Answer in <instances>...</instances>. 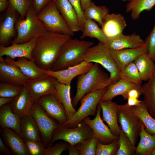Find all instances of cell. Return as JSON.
<instances>
[{
	"instance_id": "6da1fadb",
	"label": "cell",
	"mask_w": 155,
	"mask_h": 155,
	"mask_svg": "<svg viewBox=\"0 0 155 155\" xmlns=\"http://www.w3.org/2000/svg\"><path fill=\"white\" fill-rule=\"evenodd\" d=\"M68 34L47 31L36 38L32 53L36 64L44 70H51L59 55L64 44L71 38Z\"/></svg>"
},
{
	"instance_id": "7a4b0ae2",
	"label": "cell",
	"mask_w": 155,
	"mask_h": 155,
	"mask_svg": "<svg viewBox=\"0 0 155 155\" xmlns=\"http://www.w3.org/2000/svg\"><path fill=\"white\" fill-rule=\"evenodd\" d=\"M109 77L95 63L86 73L77 78L76 94L72 102L75 107L81 99L90 92L102 89L111 84Z\"/></svg>"
},
{
	"instance_id": "3957f363",
	"label": "cell",
	"mask_w": 155,
	"mask_h": 155,
	"mask_svg": "<svg viewBox=\"0 0 155 155\" xmlns=\"http://www.w3.org/2000/svg\"><path fill=\"white\" fill-rule=\"evenodd\" d=\"M93 42L71 38L62 47L59 56L51 69L58 71L78 64L84 61V56Z\"/></svg>"
},
{
	"instance_id": "277c9868",
	"label": "cell",
	"mask_w": 155,
	"mask_h": 155,
	"mask_svg": "<svg viewBox=\"0 0 155 155\" xmlns=\"http://www.w3.org/2000/svg\"><path fill=\"white\" fill-rule=\"evenodd\" d=\"M16 28L17 35L12 43L26 42L33 38L42 36L48 31L38 18L37 14L31 5L24 18H20L17 20Z\"/></svg>"
},
{
	"instance_id": "5b68a950",
	"label": "cell",
	"mask_w": 155,
	"mask_h": 155,
	"mask_svg": "<svg viewBox=\"0 0 155 155\" xmlns=\"http://www.w3.org/2000/svg\"><path fill=\"white\" fill-rule=\"evenodd\" d=\"M84 61L99 64L106 69L110 73L109 78L111 84L120 79L121 70L109 50L102 42L99 41L96 45L90 47L84 56Z\"/></svg>"
},
{
	"instance_id": "8992f818",
	"label": "cell",
	"mask_w": 155,
	"mask_h": 155,
	"mask_svg": "<svg viewBox=\"0 0 155 155\" xmlns=\"http://www.w3.org/2000/svg\"><path fill=\"white\" fill-rule=\"evenodd\" d=\"M108 87L84 95L80 100L81 105L77 111L70 119L60 126L66 128H73L88 116H95L97 106Z\"/></svg>"
},
{
	"instance_id": "52a82bcc",
	"label": "cell",
	"mask_w": 155,
	"mask_h": 155,
	"mask_svg": "<svg viewBox=\"0 0 155 155\" xmlns=\"http://www.w3.org/2000/svg\"><path fill=\"white\" fill-rule=\"evenodd\" d=\"M37 17L48 31L74 35V32L63 19L54 0L42 9L37 14Z\"/></svg>"
},
{
	"instance_id": "ba28073f",
	"label": "cell",
	"mask_w": 155,
	"mask_h": 155,
	"mask_svg": "<svg viewBox=\"0 0 155 155\" xmlns=\"http://www.w3.org/2000/svg\"><path fill=\"white\" fill-rule=\"evenodd\" d=\"M93 136L90 127L83 121L73 128H66L60 126L53 134L50 145L58 140H62L72 145H76Z\"/></svg>"
},
{
	"instance_id": "9c48e42d",
	"label": "cell",
	"mask_w": 155,
	"mask_h": 155,
	"mask_svg": "<svg viewBox=\"0 0 155 155\" xmlns=\"http://www.w3.org/2000/svg\"><path fill=\"white\" fill-rule=\"evenodd\" d=\"M118 122L125 135L135 146L140 131L142 122L126 104H118Z\"/></svg>"
},
{
	"instance_id": "30bf717a",
	"label": "cell",
	"mask_w": 155,
	"mask_h": 155,
	"mask_svg": "<svg viewBox=\"0 0 155 155\" xmlns=\"http://www.w3.org/2000/svg\"><path fill=\"white\" fill-rule=\"evenodd\" d=\"M30 113L36 123L43 141L46 143L51 144L54 131L61 125L49 116L36 102L33 104Z\"/></svg>"
},
{
	"instance_id": "8fae6325",
	"label": "cell",
	"mask_w": 155,
	"mask_h": 155,
	"mask_svg": "<svg viewBox=\"0 0 155 155\" xmlns=\"http://www.w3.org/2000/svg\"><path fill=\"white\" fill-rule=\"evenodd\" d=\"M56 80L54 77L46 74L37 78L28 79L25 86L35 102L42 96L48 94L55 95Z\"/></svg>"
},
{
	"instance_id": "7c38bea8",
	"label": "cell",
	"mask_w": 155,
	"mask_h": 155,
	"mask_svg": "<svg viewBox=\"0 0 155 155\" xmlns=\"http://www.w3.org/2000/svg\"><path fill=\"white\" fill-rule=\"evenodd\" d=\"M17 13L9 4L5 12L1 17L0 45L6 46L10 42L12 43L13 39L15 38Z\"/></svg>"
},
{
	"instance_id": "4fadbf2b",
	"label": "cell",
	"mask_w": 155,
	"mask_h": 155,
	"mask_svg": "<svg viewBox=\"0 0 155 155\" xmlns=\"http://www.w3.org/2000/svg\"><path fill=\"white\" fill-rule=\"evenodd\" d=\"M35 102L42 107L49 116L56 120L61 125L68 120L64 106L55 95L42 96Z\"/></svg>"
},
{
	"instance_id": "5bb4252c",
	"label": "cell",
	"mask_w": 155,
	"mask_h": 155,
	"mask_svg": "<svg viewBox=\"0 0 155 155\" xmlns=\"http://www.w3.org/2000/svg\"><path fill=\"white\" fill-rule=\"evenodd\" d=\"M102 108L99 104L97 106L95 117L93 119L87 117L83 121L92 128L93 136L96 137L101 143L104 144L110 143L118 140L119 136L113 135L109 128L103 122L100 116Z\"/></svg>"
},
{
	"instance_id": "9a60e30c",
	"label": "cell",
	"mask_w": 155,
	"mask_h": 155,
	"mask_svg": "<svg viewBox=\"0 0 155 155\" xmlns=\"http://www.w3.org/2000/svg\"><path fill=\"white\" fill-rule=\"evenodd\" d=\"M93 64L84 61L77 65L58 71L44 70L46 74L55 78L60 84L71 85L72 80L76 76L85 73L92 67Z\"/></svg>"
},
{
	"instance_id": "2e32d148",
	"label": "cell",
	"mask_w": 155,
	"mask_h": 155,
	"mask_svg": "<svg viewBox=\"0 0 155 155\" xmlns=\"http://www.w3.org/2000/svg\"><path fill=\"white\" fill-rule=\"evenodd\" d=\"M29 79L16 65L5 61L3 57H0V81L24 86Z\"/></svg>"
},
{
	"instance_id": "e0dca14e",
	"label": "cell",
	"mask_w": 155,
	"mask_h": 155,
	"mask_svg": "<svg viewBox=\"0 0 155 155\" xmlns=\"http://www.w3.org/2000/svg\"><path fill=\"white\" fill-rule=\"evenodd\" d=\"M36 38L25 43H12L8 46L0 45V57L5 56L13 59L16 58L24 57L29 60H32V53Z\"/></svg>"
},
{
	"instance_id": "ac0fdd59",
	"label": "cell",
	"mask_w": 155,
	"mask_h": 155,
	"mask_svg": "<svg viewBox=\"0 0 155 155\" xmlns=\"http://www.w3.org/2000/svg\"><path fill=\"white\" fill-rule=\"evenodd\" d=\"M104 44L108 50L113 51L137 48L145 46L144 40L135 32L130 35L121 34L108 40Z\"/></svg>"
},
{
	"instance_id": "d6986e66",
	"label": "cell",
	"mask_w": 155,
	"mask_h": 155,
	"mask_svg": "<svg viewBox=\"0 0 155 155\" xmlns=\"http://www.w3.org/2000/svg\"><path fill=\"white\" fill-rule=\"evenodd\" d=\"M127 26L126 21L122 15L109 13L103 20L101 29L107 40L123 33Z\"/></svg>"
},
{
	"instance_id": "ffe728a7",
	"label": "cell",
	"mask_w": 155,
	"mask_h": 155,
	"mask_svg": "<svg viewBox=\"0 0 155 155\" xmlns=\"http://www.w3.org/2000/svg\"><path fill=\"white\" fill-rule=\"evenodd\" d=\"M99 104L102 108L103 120L108 124L113 134L119 136L121 129L118 123V104L112 100H100Z\"/></svg>"
},
{
	"instance_id": "44dd1931",
	"label": "cell",
	"mask_w": 155,
	"mask_h": 155,
	"mask_svg": "<svg viewBox=\"0 0 155 155\" xmlns=\"http://www.w3.org/2000/svg\"><path fill=\"white\" fill-rule=\"evenodd\" d=\"M109 51L121 71L127 65L133 62L140 56L146 53L145 46L137 48Z\"/></svg>"
},
{
	"instance_id": "7402d4cb",
	"label": "cell",
	"mask_w": 155,
	"mask_h": 155,
	"mask_svg": "<svg viewBox=\"0 0 155 155\" xmlns=\"http://www.w3.org/2000/svg\"><path fill=\"white\" fill-rule=\"evenodd\" d=\"M34 102L28 90L24 86L20 93L14 98L11 107L12 111L21 119L30 113Z\"/></svg>"
},
{
	"instance_id": "603a6c76",
	"label": "cell",
	"mask_w": 155,
	"mask_h": 155,
	"mask_svg": "<svg viewBox=\"0 0 155 155\" xmlns=\"http://www.w3.org/2000/svg\"><path fill=\"white\" fill-rule=\"evenodd\" d=\"M61 16L73 32L80 31L77 14L68 0H54Z\"/></svg>"
},
{
	"instance_id": "cb8c5ba5",
	"label": "cell",
	"mask_w": 155,
	"mask_h": 155,
	"mask_svg": "<svg viewBox=\"0 0 155 155\" xmlns=\"http://www.w3.org/2000/svg\"><path fill=\"white\" fill-rule=\"evenodd\" d=\"M5 61L17 66L23 73L29 79H35L46 74L44 70L36 64L33 59L29 60L24 57L18 58L17 61L6 57Z\"/></svg>"
},
{
	"instance_id": "d4e9b609",
	"label": "cell",
	"mask_w": 155,
	"mask_h": 155,
	"mask_svg": "<svg viewBox=\"0 0 155 155\" xmlns=\"http://www.w3.org/2000/svg\"><path fill=\"white\" fill-rule=\"evenodd\" d=\"M141 84L128 82L120 79L108 86L100 100H112L119 95H121L125 100H127V94L130 90L135 89L141 90Z\"/></svg>"
},
{
	"instance_id": "484cf974",
	"label": "cell",
	"mask_w": 155,
	"mask_h": 155,
	"mask_svg": "<svg viewBox=\"0 0 155 155\" xmlns=\"http://www.w3.org/2000/svg\"><path fill=\"white\" fill-rule=\"evenodd\" d=\"M0 125L2 129H11L22 138L21 119L12 111L8 104L0 107Z\"/></svg>"
},
{
	"instance_id": "4316f807",
	"label": "cell",
	"mask_w": 155,
	"mask_h": 155,
	"mask_svg": "<svg viewBox=\"0 0 155 155\" xmlns=\"http://www.w3.org/2000/svg\"><path fill=\"white\" fill-rule=\"evenodd\" d=\"M2 135L12 154L29 155L23 139L14 131L9 128L3 129Z\"/></svg>"
},
{
	"instance_id": "83f0119b",
	"label": "cell",
	"mask_w": 155,
	"mask_h": 155,
	"mask_svg": "<svg viewBox=\"0 0 155 155\" xmlns=\"http://www.w3.org/2000/svg\"><path fill=\"white\" fill-rule=\"evenodd\" d=\"M141 92L148 112L155 118V70L147 82L142 85Z\"/></svg>"
},
{
	"instance_id": "f1b7e54d",
	"label": "cell",
	"mask_w": 155,
	"mask_h": 155,
	"mask_svg": "<svg viewBox=\"0 0 155 155\" xmlns=\"http://www.w3.org/2000/svg\"><path fill=\"white\" fill-rule=\"evenodd\" d=\"M21 130L23 139L41 142L40 132L30 113L21 119Z\"/></svg>"
},
{
	"instance_id": "f546056e",
	"label": "cell",
	"mask_w": 155,
	"mask_h": 155,
	"mask_svg": "<svg viewBox=\"0 0 155 155\" xmlns=\"http://www.w3.org/2000/svg\"><path fill=\"white\" fill-rule=\"evenodd\" d=\"M55 96L65 107L68 120L75 114L76 110L73 107L70 97L71 85H67L59 83L56 80L55 82Z\"/></svg>"
},
{
	"instance_id": "4dcf8cb0",
	"label": "cell",
	"mask_w": 155,
	"mask_h": 155,
	"mask_svg": "<svg viewBox=\"0 0 155 155\" xmlns=\"http://www.w3.org/2000/svg\"><path fill=\"white\" fill-rule=\"evenodd\" d=\"M139 135L140 139L136 148L135 155H151L155 150V134L147 133L142 122Z\"/></svg>"
},
{
	"instance_id": "1f68e13d",
	"label": "cell",
	"mask_w": 155,
	"mask_h": 155,
	"mask_svg": "<svg viewBox=\"0 0 155 155\" xmlns=\"http://www.w3.org/2000/svg\"><path fill=\"white\" fill-rule=\"evenodd\" d=\"M129 107L144 124L146 132L150 134H155V118L148 112L143 100L138 105Z\"/></svg>"
},
{
	"instance_id": "d6a6232c",
	"label": "cell",
	"mask_w": 155,
	"mask_h": 155,
	"mask_svg": "<svg viewBox=\"0 0 155 155\" xmlns=\"http://www.w3.org/2000/svg\"><path fill=\"white\" fill-rule=\"evenodd\" d=\"M155 5V0H131L125 6V12L130 13L132 19L138 20L144 11H150Z\"/></svg>"
},
{
	"instance_id": "836d02e7",
	"label": "cell",
	"mask_w": 155,
	"mask_h": 155,
	"mask_svg": "<svg viewBox=\"0 0 155 155\" xmlns=\"http://www.w3.org/2000/svg\"><path fill=\"white\" fill-rule=\"evenodd\" d=\"M142 81H146L153 75L155 62L146 54L142 55L134 61Z\"/></svg>"
},
{
	"instance_id": "e575fe53",
	"label": "cell",
	"mask_w": 155,
	"mask_h": 155,
	"mask_svg": "<svg viewBox=\"0 0 155 155\" xmlns=\"http://www.w3.org/2000/svg\"><path fill=\"white\" fill-rule=\"evenodd\" d=\"M88 37L96 38L104 44L107 41L102 29L98 26L95 21L88 18L86 19L82 34L80 38L82 39Z\"/></svg>"
},
{
	"instance_id": "d590c367",
	"label": "cell",
	"mask_w": 155,
	"mask_h": 155,
	"mask_svg": "<svg viewBox=\"0 0 155 155\" xmlns=\"http://www.w3.org/2000/svg\"><path fill=\"white\" fill-rule=\"evenodd\" d=\"M109 12L108 9L105 6L96 5L92 2L90 5L83 11L86 19L92 20L97 22L101 26L105 17Z\"/></svg>"
},
{
	"instance_id": "8d00e7d4",
	"label": "cell",
	"mask_w": 155,
	"mask_h": 155,
	"mask_svg": "<svg viewBox=\"0 0 155 155\" xmlns=\"http://www.w3.org/2000/svg\"><path fill=\"white\" fill-rule=\"evenodd\" d=\"M120 79L125 82L141 84V80L139 72L134 62L127 65L121 71Z\"/></svg>"
},
{
	"instance_id": "74e56055",
	"label": "cell",
	"mask_w": 155,
	"mask_h": 155,
	"mask_svg": "<svg viewBox=\"0 0 155 155\" xmlns=\"http://www.w3.org/2000/svg\"><path fill=\"white\" fill-rule=\"evenodd\" d=\"M120 127L121 131L119 136V148L117 155H135L136 147L132 144Z\"/></svg>"
},
{
	"instance_id": "f35d334b",
	"label": "cell",
	"mask_w": 155,
	"mask_h": 155,
	"mask_svg": "<svg viewBox=\"0 0 155 155\" xmlns=\"http://www.w3.org/2000/svg\"><path fill=\"white\" fill-rule=\"evenodd\" d=\"M98 140L93 136L76 145L79 149L80 155H95Z\"/></svg>"
},
{
	"instance_id": "ab89813d",
	"label": "cell",
	"mask_w": 155,
	"mask_h": 155,
	"mask_svg": "<svg viewBox=\"0 0 155 155\" xmlns=\"http://www.w3.org/2000/svg\"><path fill=\"white\" fill-rule=\"evenodd\" d=\"M23 86L0 82V97L15 98L21 92Z\"/></svg>"
},
{
	"instance_id": "60d3db41",
	"label": "cell",
	"mask_w": 155,
	"mask_h": 155,
	"mask_svg": "<svg viewBox=\"0 0 155 155\" xmlns=\"http://www.w3.org/2000/svg\"><path fill=\"white\" fill-rule=\"evenodd\" d=\"M118 140H115L106 144H102L98 141L96 155H117L119 148Z\"/></svg>"
},
{
	"instance_id": "b9f144b4",
	"label": "cell",
	"mask_w": 155,
	"mask_h": 155,
	"mask_svg": "<svg viewBox=\"0 0 155 155\" xmlns=\"http://www.w3.org/2000/svg\"><path fill=\"white\" fill-rule=\"evenodd\" d=\"M29 155H44L45 148L41 142L23 139Z\"/></svg>"
},
{
	"instance_id": "7bdbcfd3",
	"label": "cell",
	"mask_w": 155,
	"mask_h": 155,
	"mask_svg": "<svg viewBox=\"0 0 155 155\" xmlns=\"http://www.w3.org/2000/svg\"><path fill=\"white\" fill-rule=\"evenodd\" d=\"M9 4L19 14L21 18H24L29 7L31 0H8Z\"/></svg>"
},
{
	"instance_id": "ee69618b",
	"label": "cell",
	"mask_w": 155,
	"mask_h": 155,
	"mask_svg": "<svg viewBox=\"0 0 155 155\" xmlns=\"http://www.w3.org/2000/svg\"><path fill=\"white\" fill-rule=\"evenodd\" d=\"M146 54L155 62V23L152 30L144 40Z\"/></svg>"
},
{
	"instance_id": "f6af8a7d",
	"label": "cell",
	"mask_w": 155,
	"mask_h": 155,
	"mask_svg": "<svg viewBox=\"0 0 155 155\" xmlns=\"http://www.w3.org/2000/svg\"><path fill=\"white\" fill-rule=\"evenodd\" d=\"M68 144L65 141L59 142L53 146L45 148L44 155H60L67 150Z\"/></svg>"
},
{
	"instance_id": "bcb514c9",
	"label": "cell",
	"mask_w": 155,
	"mask_h": 155,
	"mask_svg": "<svg viewBox=\"0 0 155 155\" xmlns=\"http://www.w3.org/2000/svg\"><path fill=\"white\" fill-rule=\"evenodd\" d=\"M75 9L78 16L80 31L84 30V24L86 20L82 9L80 0H68Z\"/></svg>"
},
{
	"instance_id": "7dc6e473",
	"label": "cell",
	"mask_w": 155,
	"mask_h": 155,
	"mask_svg": "<svg viewBox=\"0 0 155 155\" xmlns=\"http://www.w3.org/2000/svg\"><path fill=\"white\" fill-rule=\"evenodd\" d=\"M54 0H31V5L37 14L44 7Z\"/></svg>"
},
{
	"instance_id": "c3c4849f",
	"label": "cell",
	"mask_w": 155,
	"mask_h": 155,
	"mask_svg": "<svg viewBox=\"0 0 155 155\" xmlns=\"http://www.w3.org/2000/svg\"><path fill=\"white\" fill-rule=\"evenodd\" d=\"M67 150L69 155H80L79 150L77 145H72L68 144Z\"/></svg>"
},
{
	"instance_id": "681fc988",
	"label": "cell",
	"mask_w": 155,
	"mask_h": 155,
	"mask_svg": "<svg viewBox=\"0 0 155 155\" xmlns=\"http://www.w3.org/2000/svg\"><path fill=\"white\" fill-rule=\"evenodd\" d=\"M0 152L7 155H11L12 153L11 150L7 147L0 137Z\"/></svg>"
},
{
	"instance_id": "f907efd6",
	"label": "cell",
	"mask_w": 155,
	"mask_h": 155,
	"mask_svg": "<svg viewBox=\"0 0 155 155\" xmlns=\"http://www.w3.org/2000/svg\"><path fill=\"white\" fill-rule=\"evenodd\" d=\"M141 95V93L140 90L135 89H132L128 93L127 99L129 98H138Z\"/></svg>"
},
{
	"instance_id": "816d5d0a",
	"label": "cell",
	"mask_w": 155,
	"mask_h": 155,
	"mask_svg": "<svg viewBox=\"0 0 155 155\" xmlns=\"http://www.w3.org/2000/svg\"><path fill=\"white\" fill-rule=\"evenodd\" d=\"M127 100V102L126 104L129 106L138 105L142 101V100H140L138 98H128Z\"/></svg>"
},
{
	"instance_id": "f5cc1de1",
	"label": "cell",
	"mask_w": 155,
	"mask_h": 155,
	"mask_svg": "<svg viewBox=\"0 0 155 155\" xmlns=\"http://www.w3.org/2000/svg\"><path fill=\"white\" fill-rule=\"evenodd\" d=\"M14 98L0 97V107L12 102Z\"/></svg>"
},
{
	"instance_id": "db71d44e",
	"label": "cell",
	"mask_w": 155,
	"mask_h": 155,
	"mask_svg": "<svg viewBox=\"0 0 155 155\" xmlns=\"http://www.w3.org/2000/svg\"><path fill=\"white\" fill-rule=\"evenodd\" d=\"M80 1L83 11L90 5L92 2L91 0H80Z\"/></svg>"
},
{
	"instance_id": "11a10c76",
	"label": "cell",
	"mask_w": 155,
	"mask_h": 155,
	"mask_svg": "<svg viewBox=\"0 0 155 155\" xmlns=\"http://www.w3.org/2000/svg\"><path fill=\"white\" fill-rule=\"evenodd\" d=\"M9 5L8 0L6 1H0V12H1L7 9Z\"/></svg>"
},
{
	"instance_id": "9f6ffc18",
	"label": "cell",
	"mask_w": 155,
	"mask_h": 155,
	"mask_svg": "<svg viewBox=\"0 0 155 155\" xmlns=\"http://www.w3.org/2000/svg\"><path fill=\"white\" fill-rule=\"evenodd\" d=\"M151 155H155V150L152 152Z\"/></svg>"
},
{
	"instance_id": "6f0895ef",
	"label": "cell",
	"mask_w": 155,
	"mask_h": 155,
	"mask_svg": "<svg viewBox=\"0 0 155 155\" xmlns=\"http://www.w3.org/2000/svg\"><path fill=\"white\" fill-rule=\"evenodd\" d=\"M123 1H128V2L130 1L131 0H122Z\"/></svg>"
},
{
	"instance_id": "680465c9",
	"label": "cell",
	"mask_w": 155,
	"mask_h": 155,
	"mask_svg": "<svg viewBox=\"0 0 155 155\" xmlns=\"http://www.w3.org/2000/svg\"><path fill=\"white\" fill-rule=\"evenodd\" d=\"M8 1V0H0V1Z\"/></svg>"
}]
</instances>
